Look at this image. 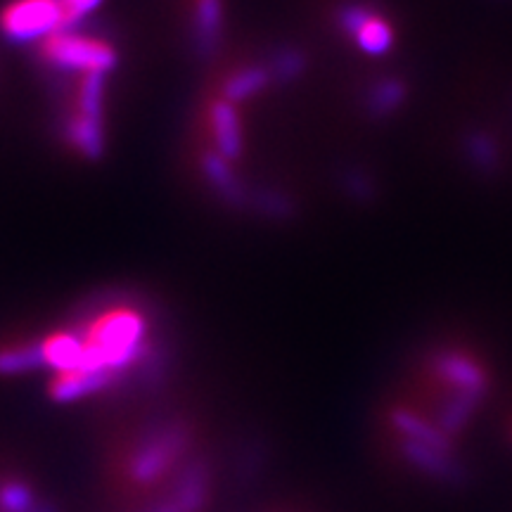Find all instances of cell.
I'll use <instances>...</instances> for the list:
<instances>
[{
  "instance_id": "cell-1",
  "label": "cell",
  "mask_w": 512,
  "mask_h": 512,
  "mask_svg": "<svg viewBox=\"0 0 512 512\" xmlns=\"http://www.w3.org/2000/svg\"><path fill=\"white\" fill-rule=\"evenodd\" d=\"M145 318L133 309H112L95 318L83 335V358L76 370L100 373L114 380V375L131 366L143 354Z\"/></svg>"
},
{
  "instance_id": "cell-2",
  "label": "cell",
  "mask_w": 512,
  "mask_h": 512,
  "mask_svg": "<svg viewBox=\"0 0 512 512\" xmlns=\"http://www.w3.org/2000/svg\"><path fill=\"white\" fill-rule=\"evenodd\" d=\"M43 60L72 74H110L117 67V50L107 41L64 29L43 41Z\"/></svg>"
},
{
  "instance_id": "cell-3",
  "label": "cell",
  "mask_w": 512,
  "mask_h": 512,
  "mask_svg": "<svg viewBox=\"0 0 512 512\" xmlns=\"http://www.w3.org/2000/svg\"><path fill=\"white\" fill-rule=\"evenodd\" d=\"M0 31L10 43L48 41L64 31V12L60 0H12L0 12Z\"/></svg>"
},
{
  "instance_id": "cell-4",
  "label": "cell",
  "mask_w": 512,
  "mask_h": 512,
  "mask_svg": "<svg viewBox=\"0 0 512 512\" xmlns=\"http://www.w3.org/2000/svg\"><path fill=\"white\" fill-rule=\"evenodd\" d=\"M209 126L216 143V152L226 157L228 162L238 159L242 155V147H245L238 107L223 98L214 100L209 107Z\"/></svg>"
},
{
  "instance_id": "cell-5",
  "label": "cell",
  "mask_w": 512,
  "mask_h": 512,
  "mask_svg": "<svg viewBox=\"0 0 512 512\" xmlns=\"http://www.w3.org/2000/svg\"><path fill=\"white\" fill-rule=\"evenodd\" d=\"M403 456H406L408 463H413L418 470L425 472V475L437 477L439 482L460 486L467 482V472L458 460H453L446 451H439V448L418 444V441L406 439L401 446Z\"/></svg>"
},
{
  "instance_id": "cell-6",
  "label": "cell",
  "mask_w": 512,
  "mask_h": 512,
  "mask_svg": "<svg viewBox=\"0 0 512 512\" xmlns=\"http://www.w3.org/2000/svg\"><path fill=\"white\" fill-rule=\"evenodd\" d=\"M202 171H204V176H207V181L211 183V188L219 192V195L230 204V207H242V204L247 202L245 188H242L240 178L235 176L233 166H230L228 159L219 155V152L216 150L204 152Z\"/></svg>"
},
{
  "instance_id": "cell-7",
  "label": "cell",
  "mask_w": 512,
  "mask_h": 512,
  "mask_svg": "<svg viewBox=\"0 0 512 512\" xmlns=\"http://www.w3.org/2000/svg\"><path fill=\"white\" fill-rule=\"evenodd\" d=\"M437 373L444 380L458 384L463 394L482 396L486 392V377L482 370H479L477 363H472L470 358L458 354V351H444V354L437 356Z\"/></svg>"
},
{
  "instance_id": "cell-8",
  "label": "cell",
  "mask_w": 512,
  "mask_h": 512,
  "mask_svg": "<svg viewBox=\"0 0 512 512\" xmlns=\"http://www.w3.org/2000/svg\"><path fill=\"white\" fill-rule=\"evenodd\" d=\"M43 366L55 368L57 373H67L81 366L83 358V339L72 332H55L38 344Z\"/></svg>"
},
{
  "instance_id": "cell-9",
  "label": "cell",
  "mask_w": 512,
  "mask_h": 512,
  "mask_svg": "<svg viewBox=\"0 0 512 512\" xmlns=\"http://www.w3.org/2000/svg\"><path fill=\"white\" fill-rule=\"evenodd\" d=\"M64 133H67L69 143H72L83 157L100 159L102 152H105V128H102L100 119L83 117V114L76 112L69 117Z\"/></svg>"
},
{
  "instance_id": "cell-10",
  "label": "cell",
  "mask_w": 512,
  "mask_h": 512,
  "mask_svg": "<svg viewBox=\"0 0 512 512\" xmlns=\"http://www.w3.org/2000/svg\"><path fill=\"white\" fill-rule=\"evenodd\" d=\"M223 29V0H195V41L202 55H211Z\"/></svg>"
},
{
  "instance_id": "cell-11",
  "label": "cell",
  "mask_w": 512,
  "mask_h": 512,
  "mask_svg": "<svg viewBox=\"0 0 512 512\" xmlns=\"http://www.w3.org/2000/svg\"><path fill=\"white\" fill-rule=\"evenodd\" d=\"M268 81H271L268 69L256 67V64H252V67H242L238 72L230 74L226 83H223V100L238 105V102L254 98L256 93L264 91Z\"/></svg>"
},
{
  "instance_id": "cell-12",
  "label": "cell",
  "mask_w": 512,
  "mask_h": 512,
  "mask_svg": "<svg viewBox=\"0 0 512 512\" xmlns=\"http://www.w3.org/2000/svg\"><path fill=\"white\" fill-rule=\"evenodd\" d=\"M354 38L363 53L384 55L389 48H392L394 31H392V27H389V22H384V17L370 12V17L361 24V27H358Z\"/></svg>"
},
{
  "instance_id": "cell-13",
  "label": "cell",
  "mask_w": 512,
  "mask_h": 512,
  "mask_svg": "<svg viewBox=\"0 0 512 512\" xmlns=\"http://www.w3.org/2000/svg\"><path fill=\"white\" fill-rule=\"evenodd\" d=\"M394 425L396 430L406 434L411 441H418V444H425V446H432V448H439V451H446L451 453V441L446 439L444 432L434 430V427L427 425V422H422L420 418H415L411 413H394Z\"/></svg>"
},
{
  "instance_id": "cell-14",
  "label": "cell",
  "mask_w": 512,
  "mask_h": 512,
  "mask_svg": "<svg viewBox=\"0 0 512 512\" xmlns=\"http://www.w3.org/2000/svg\"><path fill=\"white\" fill-rule=\"evenodd\" d=\"M105 79H107V74L81 76L76 112L83 114V117H91V119L102 121V102H105Z\"/></svg>"
},
{
  "instance_id": "cell-15",
  "label": "cell",
  "mask_w": 512,
  "mask_h": 512,
  "mask_svg": "<svg viewBox=\"0 0 512 512\" xmlns=\"http://www.w3.org/2000/svg\"><path fill=\"white\" fill-rule=\"evenodd\" d=\"M482 399V396H475V394H463L460 392L458 399H453L451 403H446L444 408H441L439 413V427L448 434L463 430L465 422L470 420V415L475 413V406L477 401Z\"/></svg>"
},
{
  "instance_id": "cell-16",
  "label": "cell",
  "mask_w": 512,
  "mask_h": 512,
  "mask_svg": "<svg viewBox=\"0 0 512 512\" xmlns=\"http://www.w3.org/2000/svg\"><path fill=\"white\" fill-rule=\"evenodd\" d=\"M36 366H43L38 344L36 347H31V344H17V347L0 349V373L3 375L24 373V370H31Z\"/></svg>"
},
{
  "instance_id": "cell-17",
  "label": "cell",
  "mask_w": 512,
  "mask_h": 512,
  "mask_svg": "<svg viewBox=\"0 0 512 512\" xmlns=\"http://www.w3.org/2000/svg\"><path fill=\"white\" fill-rule=\"evenodd\" d=\"M304 72V57L294 50H283L273 57V74L278 76L280 81L297 79L299 74Z\"/></svg>"
},
{
  "instance_id": "cell-18",
  "label": "cell",
  "mask_w": 512,
  "mask_h": 512,
  "mask_svg": "<svg viewBox=\"0 0 512 512\" xmlns=\"http://www.w3.org/2000/svg\"><path fill=\"white\" fill-rule=\"evenodd\" d=\"M102 3H105V0H60L62 12H64V29H69L72 24L81 22L83 17L93 15Z\"/></svg>"
},
{
  "instance_id": "cell-19",
  "label": "cell",
  "mask_w": 512,
  "mask_h": 512,
  "mask_svg": "<svg viewBox=\"0 0 512 512\" xmlns=\"http://www.w3.org/2000/svg\"><path fill=\"white\" fill-rule=\"evenodd\" d=\"M401 100V86L394 81H384L375 88L373 98H370V105H373V112H389L399 105Z\"/></svg>"
}]
</instances>
